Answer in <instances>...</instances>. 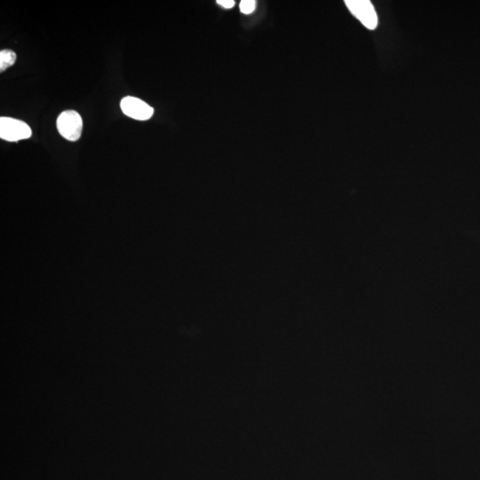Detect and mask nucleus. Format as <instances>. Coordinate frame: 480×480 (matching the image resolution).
Masks as SVG:
<instances>
[{"mask_svg": "<svg viewBox=\"0 0 480 480\" xmlns=\"http://www.w3.org/2000/svg\"><path fill=\"white\" fill-rule=\"evenodd\" d=\"M57 126L59 133L71 142H76L82 135V117L75 110H64L59 115Z\"/></svg>", "mask_w": 480, "mask_h": 480, "instance_id": "f257e3e1", "label": "nucleus"}, {"mask_svg": "<svg viewBox=\"0 0 480 480\" xmlns=\"http://www.w3.org/2000/svg\"><path fill=\"white\" fill-rule=\"evenodd\" d=\"M32 135L31 127L22 120L13 117H0V137L5 141L18 142Z\"/></svg>", "mask_w": 480, "mask_h": 480, "instance_id": "f03ea898", "label": "nucleus"}, {"mask_svg": "<svg viewBox=\"0 0 480 480\" xmlns=\"http://www.w3.org/2000/svg\"><path fill=\"white\" fill-rule=\"evenodd\" d=\"M346 6L351 14L369 29L377 27L378 18L373 5L368 0H347Z\"/></svg>", "mask_w": 480, "mask_h": 480, "instance_id": "7ed1b4c3", "label": "nucleus"}, {"mask_svg": "<svg viewBox=\"0 0 480 480\" xmlns=\"http://www.w3.org/2000/svg\"><path fill=\"white\" fill-rule=\"evenodd\" d=\"M120 108L125 115L133 119L148 120L154 114V109L139 98L126 96L120 102Z\"/></svg>", "mask_w": 480, "mask_h": 480, "instance_id": "20e7f679", "label": "nucleus"}, {"mask_svg": "<svg viewBox=\"0 0 480 480\" xmlns=\"http://www.w3.org/2000/svg\"><path fill=\"white\" fill-rule=\"evenodd\" d=\"M16 61V54L14 51L5 49L0 52V71H6V68L13 66Z\"/></svg>", "mask_w": 480, "mask_h": 480, "instance_id": "39448f33", "label": "nucleus"}, {"mask_svg": "<svg viewBox=\"0 0 480 480\" xmlns=\"http://www.w3.org/2000/svg\"><path fill=\"white\" fill-rule=\"evenodd\" d=\"M240 8L243 14L249 15L256 9V2L254 0H242L240 2Z\"/></svg>", "mask_w": 480, "mask_h": 480, "instance_id": "423d86ee", "label": "nucleus"}, {"mask_svg": "<svg viewBox=\"0 0 480 480\" xmlns=\"http://www.w3.org/2000/svg\"><path fill=\"white\" fill-rule=\"evenodd\" d=\"M217 4L223 6V8L226 9L233 8L235 6V1L233 0H219Z\"/></svg>", "mask_w": 480, "mask_h": 480, "instance_id": "0eeeda50", "label": "nucleus"}]
</instances>
